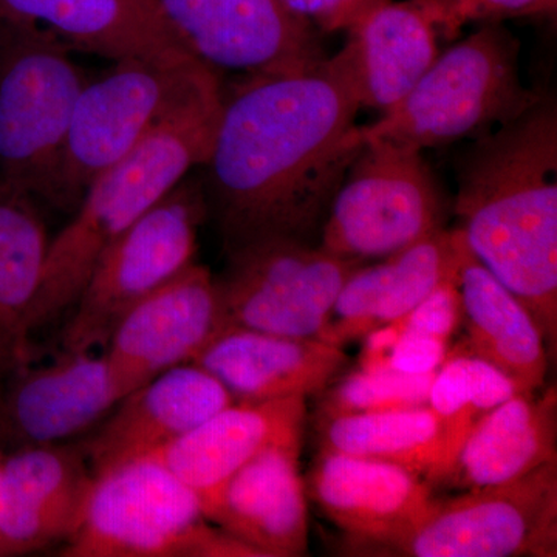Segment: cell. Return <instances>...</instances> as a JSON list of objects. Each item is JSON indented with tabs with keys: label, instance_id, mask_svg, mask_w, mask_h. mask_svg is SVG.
Returning a JSON list of instances; mask_svg holds the SVG:
<instances>
[{
	"label": "cell",
	"instance_id": "32",
	"mask_svg": "<svg viewBox=\"0 0 557 557\" xmlns=\"http://www.w3.org/2000/svg\"><path fill=\"white\" fill-rule=\"evenodd\" d=\"M392 324L397 325L398 336L388 350L387 368L406 373H429L435 372L448 358L449 341L401 327L398 322Z\"/></svg>",
	"mask_w": 557,
	"mask_h": 557
},
{
	"label": "cell",
	"instance_id": "20",
	"mask_svg": "<svg viewBox=\"0 0 557 557\" xmlns=\"http://www.w3.org/2000/svg\"><path fill=\"white\" fill-rule=\"evenodd\" d=\"M190 362L207 369L236 401H269L319 394L338 379L348 358L343 347L321 339L228 327Z\"/></svg>",
	"mask_w": 557,
	"mask_h": 557
},
{
	"label": "cell",
	"instance_id": "30",
	"mask_svg": "<svg viewBox=\"0 0 557 557\" xmlns=\"http://www.w3.org/2000/svg\"><path fill=\"white\" fill-rule=\"evenodd\" d=\"M438 35L454 39L469 22H502L509 17L555 13L557 0H418Z\"/></svg>",
	"mask_w": 557,
	"mask_h": 557
},
{
	"label": "cell",
	"instance_id": "23",
	"mask_svg": "<svg viewBox=\"0 0 557 557\" xmlns=\"http://www.w3.org/2000/svg\"><path fill=\"white\" fill-rule=\"evenodd\" d=\"M557 461L556 386L519 392L472 426L442 485L467 491L502 485Z\"/></svg>",
	"mask_w": 557,
	"mask_h": 557
},
{
	"label": "cell",
	"instance_id": "18",
	"mask_svg": "<svg viewBox=\"0 0 557 557\" xmlns=\"http://www.w3.org/2000/svg\"><path fill=\"white\" fill-rule=\"evenodd\" d=\"M468 245L442 228L376 265H359L341 288L319 339L344 347L408 317L440 284L458 276Z\"/></svg>",
	"mask_w": 557,
	"mask_h": 557
},
{
	"label": "cell",
	"instance_id": "7",
	"mask_svg": "<svg viewBox=\"0 0 557 557\" xmlns=\"http://www.w3.org/2000/svg\"><path fill=\"white\" fill-rule=\"evenodd\" d=\"M215 83L218 73L200 61L145 58L113 61L100 78L87 79L70 121L53 207L75 211L91 180Z\"/></svg>",
	"mask_w": 557,
	"mask_h": 557
},
{
	"label": "cell",
	"instance_id": "21",
	"mask_svg": "<svg viewBox=\"0 0 557 557\" xmlns=\"http://www.w3.org/2000/svg\"><path fill=\"white\" fill-rule=\"evenodd\" d=\"M306 490L346 534L344 552L397 533L432 497L431 483L408 469L332 449L319 453Z\"/></svg>",
	"mask_w": 557,
	"mask_h": 557
},
{
	"label": "cell",
	"instance_id": "13",
	"mask_svg": "<svg viewBox=\"0 0 557 557\" xmlns=\"http://www.w3.org/2000/svg\"><path fill=\"white\" fill-rule=\"evenodd\" d=\"M220 330L218 278L194 262L135 304L110 333L102 355L120 398L193 361Z\"/></svg>",
	"mask_w": 557,
	"mask_h": 557
},
{
	"label": "cell",
	"instance_id": "34",
	"mask_svg": "<svg viewBox=\"0 0 557 557\" xmlns=\"http://www.w3.org/2000/svg\"><path fill=\"white\" fill-rule=\"evenodd\" d=\"M10 555H11L10 548L7 547L5 542H3L2 539H0V556H10Z\"/></svg>",
	"mask_w": 557,
	"mask_h": 557
},
{
	"label": "cell",
	"instance_id": "27",
	"mask_svg": "<svg viewBox=\"0 0 557 557\" xmlns=\"http://www.w3.org/2000/svg\"><path fill=\"white\" fill-rule=\"evenodd\" d=\"M321 449L376 458L438 483L449 467L445 426L429 406L319 417Z\"/></svg>",
	"mask_w": 557,
	"mask_h": 557
},
{
	"label": "cell",
	"instance_id": "29",
	"mask_svg": "<svg viewBox=\"0 0 557 557\" xmlns=\"http://www.w3.org/2000/svg\"><path fill=\"white\" fill-rule=\"evenodd\" d=\"M437 372V370H435ZM435 372L361 369L324 388L319 417L355 416L426 406Z\"/></svg>",
	"mask_w": 557,
	"mask_h": 557
},
{
	"label": "cell",
	"instance_id": "1",
	"mask_svg": "<svg viewBox=\"0 0 557 557\" xmlns=\"http://www.w3.org/2000/svg\"><path fill=\"white\" fill-rule=\"evenodd\" d=\"M343 51L292 75L248 78L226 98L201 182L226 252L252 242L318 245L330 205L362 149Z\"/></svg>",
	"mask_w": 557,
	"mask_h": 557
},
{
	"label": "cell",
	"instance_id": "8",
	"mask_svg": "<svg viewBox=\"0 0 557 557\" xmlns=\"http://www.w3.org/2000/svg\"><path fill=\"white\" fill-rule=\"evenodd\" d=\"M347 555L556 557L557 461L502 485L432 496L397 533Z\"/></svg>",
	"mask_w": 557,
	"mask_h": 557
},
{
	"label": "cell",
	"instance_id": "16",
	"mask_svg": "<svg viewBox=\"0 0 557 557\" xmlns=\"http://www.w3.org/2000/svg\"><path fill=\"white\" fill-rule=\"evenodd\" d=\"M91 483L79 445L53 443L0 456V539L11 555L67 541L83 519Z\"/></svg>",
	"mask_w": 557,
	"mask_h": 557
},
{
	"label": "cell",
	"instance_id": "15",
	"mask_svg": "<svg viewBox=\"0 0 557 557\" xmlns=\"http://www.w3.org/2000/svg\"><path fill=\"white\" fill-rule=\"evenodd\" d=\"M234 401L207 369L185 362L120 399L79 446L95 475L170 445Z\"/></svg>",
	"mask_w": 557,
	"mask_h": 557
},
{
	"label": "cell",
	"instance_id": "10",
	"mask_svg": "<svg viewBox=\"0 0 557 557\" xmlns=\"http://www.w3.org/2000/svg\"><path fill=\"white\" fill-rule=\"evenodd\" d=\"M330 205L318 247L358 260L384 259L445 228V199L421 152L362 143Z\"/></svg>",
	"mask_w": 557,
	"mask_h": 557
},
{
	"label": "cell",
	"instance_id": "14",
	"mask_svg": "<svg viewBox=\"0 0 557 557\" xmlns=\"http://www.w3.org/2000/svg\"><path fill=\"white\" fill-rule=\"evenodd\" d=\"M120 399L102 354L25 362L0 379V443L9 450L64 443L97 426Z\"/></svg>",
	"mask_w": 557,
	"mask_h": 557
},
{
	"label": "cell",
	"instance_id": "3",
	"mask_svg": "<svg viewBox=\"0 0 557 557\" xmlns=\"http://www.w3.org/2000/svg\"><path fill=\"white\" fill-rule=\"evenodd\" d=\"M222 106L219 81L91 180L72 220L50 240L32 309V338L70 313L102 252L207 163Z\"/></svg>",
	"mask_w": 557,
	"mask_h": 557
},
{
	"label": "cell",
	"instance_id": "4",
	"mask_svg": "<svg viewBox=\"0 0 557 557\" xmlns=\"http://www.w3.org/2000/svg\"><path fill=\"white\" fill-rule=\"evenodd\" d=\"M519 40L502 25L480 30L440 53L413 89L370 126L361 141H384L421 152L480 138L518 119L542 100L523 86Z\"/></svg>",
	"mask_w": 557,
	"mask_h": 557
},
{
	"label": "cell",
	"instance_id": "33",
	"mask_svg": "<svg viewBox=\"0 0 557 557\" xmlns=\"http://www.w3.org/2000/svg\"><path fill=\"white\" fill-rule=\"evenodd\" d=\"M318 32L350 30L366 14L388 0H282Z\"/></svg>",
	"mask_w": 557,
	"mask_h": 557
},
{
	"label": "cell",
	"instance_id": "12",
	"mask_svg": "<svg viewBox=\"0 0 557 557\" xmlns=\"http://www.w3.org/2000/svg\"><path fill=\"white\" fill-rule=\"evenodd\" d=\"M190 53L214 70L292 75L327 60L317 28L282 0H159Z\"/></svg>",
	"mask_w": 557,
	"mask_h": 557
},
{
	"label": "cell",
	"instance_id": "24",
	"mask_svg": "<svg viewBox=\"0 0 557 557\" xmlns=\"http://www.w3.org/2000/svg\"><path fill=\"white\" fill-rule=\"evenodd\" d=\"M343 51L359 104L387 112L437 60L438 32L418 0L388 2L348 30Z\"/></svg>",
	"mask_w": 557,
	"mask_h": 557
},
{
	"label": "cell",
	"instance_id": "5",
	"mask_svg": "<svg viewBox=\"0 0 557 557\" xmlns=\"http://www.w3.org/2000/svg\"><path fill=\"white\" fill-rule=\"evenodd\" d=\"M72 51L49 28L0 13V185L51 207L87 83Z\"/></svg>",
	"mask_w": 557,
	"mask_h": 557
},
{
	"label": "cell",
	"instance_id": "26",
	"mask_svg": "<svg viewBox=\"0 0 557 557\" xmlns=\"http://www.w3.org/2000/svg\"><path fill=\"white\" fill-rule=\"evenodd\" d=\"M49 245L39 201L0 185V379L32 361V309Z\"/></svg>",
	"mask_w": 557,
	"mask_h": 557
},
{
	"label": "cell",
	"instance_id": "2",
	"mask_svg": "<svg viewBox=\"0 0 557 557\" xmlns=\"http://www.w3.org/2000/svg\"><path fill=\"white\" fill-rule=\"evenodd\" d=\"M456 211L469 251L557 344V112L537 102L472 143L458 168Z\"/></svg>",
	"mask_w": 557,
	"mask_h": 557
},
{
	"label": "cell",
	"instance_id": "11",
	"mask_svg": "<svg viewBox=\"0 0 557 557\" xmlns=\"http://www.w3.org/2000/svg\"><path fill=\"white\" fill-rule=\"evenodd\" d=\"M218 278L222 330L319 339L347 277L362 265L295 239L252 242L226 252Z\"/></svg>",
	"mask_w": 557,
	"mask_h": 557
},
{
	"label": "cell",
	"instance_id": "31",
	"mask_svg": "<svg viewBox=\"0 0 557 557\" xmlns=\"http://www.w3.org/2000/svg\"><path fill=\"white\" fill-rule=\"evenodd\" d=\"M401 327L418 330L449 341L461 322V299L458 276L440 284L426 299L397 321Z\"/></svg>",
	"mask_w": 557,
	"mask_h": 557
},
{
	"label": "cell",
	"instance_id": "9",
	"mask_svg": "<svg viewBox=\"0 0 557 557\" xmlns=\"http://www.w3.org/2000/svg\"><path fill=\"white\" fill-rule=\"evenodd\" d=\"M203 186L183 180L113 242L70 310L65 351H94L143 298L193 265L208 218Z\"/></svg>",
	"mask_w": 557,
	"mask_h": 557
},
{
	"label": "cell",
	"instance_id": "22",
	"mask_svg": "<svg viewBox=\"0 0 557 557\" xmlns=\"http://www.w3.org/2000/svg\"><path fill=\"white\" fill-rule=\"evenodd\" d=\"M0 13L42 25L73 51L112 62L197 60L159 0H0Z\"/></svg>",
	"mask_w": 557,
	"mask_h": 557
},
{
	"label": "cell",
	"instance_id": "28",
	"mask_svg": "<svg viewBox=\"0 0 557 557\" xmlns=\"http://www.w3.org/2000/svg\"><path fill=\"white\" fill-rule=\"evenodd\" d=\"M519 392L505 373L469 351L448 355L435 372L428 406L445 426L449 467L480 418Z\"/></svg>",
	"mask_w": 557,
	"mask_h": 557
},
{
	"label": "cell",
	"instance_id": "25",
	"mask_svg": "<svg viewBox=\"0 0 557 557\" xmlns=\"http://www.w3.org/2000/svg\"><path fill=\"white\" fill-rule=\"evenodd\" d=\"M465 350L500 370L520 392L541 391L549 351L536 319L472 252L458 270Z\"/></svg>",
	"mask_w": 557,
	"mask_h": 557
},
{
	"label": "cell",
	"instance_id": "17",
	"mask_svg": "<svg viewBox=\"0 0 557 557\" xmlns=\"http://www.w3.org/2000/svg\"><path fill=\"white\" fill-rule=\"evenodd\" d=\"M306 417L304 397L234 401L148 456L189 486L205 512L222 486L262 450L302 445Z\"/></svg>",
	"mask_w": 557,
	"mask_h": 557
},
{
	"label": "cell",
	"instance_id": "19",
	"mask_svg": "<svg viewBox=\"0 0 557 557\" xmlns=\"http://www.w3.org/2000/svg\"><path fill=\"white\" fill-rule=\"evenodd\" d=\"M302 445H274L242 467L205 511L209 522L260 557L306 556L309 507L300 475Z\"/></svg>",
	"mask_w": 557,
	"mask_h": 557
},
{
	"label": "cell",
	"instance_id": "6",
	"mask_svg": "<svg viewBox=\"0 0 557 557\" xmlns=\"http://www.w3.org/2000/svg\"><path fill=\"white\" fill-rule=\"evenodd\" d=\"M200 498L160 460L143 456L94 475L65 557H260L212 528Z\"/></svg>",
	"mask_w": 557,
	"mask_h": 557
}]
</instances>
